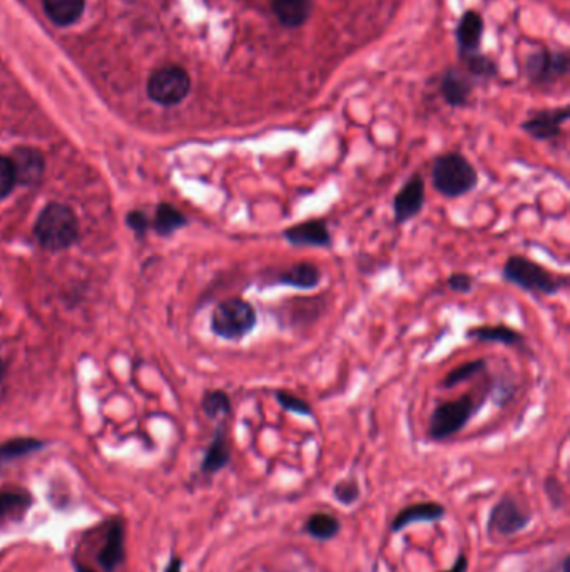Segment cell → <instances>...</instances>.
<instances>
[{
  "instance_id": "44dd1931",
  "label": "cell",
  "mask_w": 570,
  "mask_h": 572,
  "mask_svg": "<svg viewBox=\"0 0 570 572\" xmlns=\"http://www.w3.org/2000/svg\"><path fill=\"white\" fill-rule=\"evenodd\" d=\"M44 447V442L37 438H14L9 442L0 444V471L14 460L23 459L37 450Z\"/></svg>"
},
{
  "instance_id": "ba28073f",
  "label": "cell",
  "mask_w": 570,
  "mask_h": 572,
  "mask_svg": "<svg viewBox=\"0 0 570 572\" xmlns=\"http://www.w3.org/2000/svg\"><path fill=\"white\" fill-rule=\"evenodd\" d=\"M425 202V180L420 173H414L393 196V223L397 226L410 223L424 211Z\"/></svg>"
},
{
  "instance_id": "ffe728a7",
  "label": "cell",
  "mask_w": 570,
  "mask_h": 572,
  "mask_svg": "<svg viewBox=\"0 0 570 572\" xmlns=\"http://www.w3.org/2000/svg\"><path fill=\"white\" fill-rule=\"evenodd\" d=\"M86 0H44V11L57 25L76 23L84 12Z\"/></svg>"
},
{
  "instance_id": "4fadbf2b",
  "label": "cell",
  "mask_w": 570,
  "mask_h": 572,
  "mask_svg": "<svg viewBox=\"0 0 570 572\" xmlns=\"http://www.w3.org/2000/svg\"><path fill=\"white\" fill-rule=\"evenodd\" d=\"M465 337L472 342L503 347L522 348L526 345V337L519 330L507 325L472 326L465 332Z\"/></svg>"
},
{
  "instance_id": "5b68a950",
  "label": "cell",
  "mask_w": 570,
  "mask_h": 572,
  "mask_svg": "<svg viewBox=\"0 0 570 572\" xmlns=\"http://www.w3.org/2000/svg\"><path fill=\"white\" fill-rule=\"evenodd\" d=\"M257 312L255 305L243 298H226L214 306L211 330L226 342H243L255 332Z\"/></svg>"
},
{
  "instance_id": "d6a6232c",
  "label": "cell",
  "mask_w": 570,
  "mask_h": 572,
  "mask_svg": "<svg viewBox=\"0 0 570 572\" xmlns=\"http://www.w3.org/2000/svg\"><path fill=\"white\" fill-rule=\"evenodd\" d=\"M469 571V558L465 552H460L457 559L453 562V566L444 572H467Z\"/></svg>"
},
{
  "instance_id": "5bb4252c",
  "label": "cell",
  "mask_w": 570,
  "mask_h": 572,
  "mask_svg": "<svg viewBox=\"0 0 570 572\" xmlns=\"http://www.w3.org/2000/svg\"><path fill=\"white\" fill-rule=\"evenodd\" d=\"M9 159H11L12 168L15 173V183L23 184V186H33L42 178L44 159L39 151L29 149V147H21V149L14 151V156L9 157Z\"/></svg>"
},
{
  "instance_id": "cb8c5ba5",
  "label": "cell",
  "mask_w": 570,
  "mask_h": 572,
  "mask_svg": "<svg viewBox=\"0 0 570 572\" xmlns=\"http://www.w3.org/2000/svg\"><path fill=\"white\" fill-rule=\"evenodd\" d=\"M186 225H188L186 216L176 210L174 206L166 204V202L159 204L156 211V221H154L159 235H173Z\"/></svg>"
},
{
  "instance_id": "f546056e",
  "label": "cell",
  "mask_w": 570,
  "mask_h": 572,
  "mask_svg": "<svg viewBox=\"0 0 570 572\" xmlns=\"http://www.w3.org/2000/svg\"><path fill=\"white\" fill-rule=\"evenodd\" d=\"M473 285L475 280L473 277H470L469 273H452L447 278V288L452 292L462 293V295H469L473 292Z\"/></svg>"
},
{
  "instance_id": "6da1fadb",
  "label": "cell",
  "mask_w": 570,
  "mask_h": 572,
  "mask_svg": "<svg viewBox=\"0 0 570 572\" xmlns=\"http://www.w3.org/2000/svg\"><path fill=\"white\" fill-rule=\"evenodd\" d=\"M430 181L440 196L447 200H459L479 186V173L470 163L469 157L457 151H450L434 159Z\"/></svg>"
},
{
  "instance_id": "277c9868",
  "label": "cell",
  "mask_w": 570,
  "mask_h": 572,
  "mask_svg": "<svg viewBox=\"0 0 570 572\" xmlns=\"http://www.w3.org/2000/svg\"><path fill=\"white\" fill-rule=\"evenodd\" d=\"M34 233L39 245L49 251L68 249L78 239V216L66 204L51 202L39 214Z\"/></svg>"
},
{
  "instance_id": "52a82bcc",
  "label": "cell",
  "mask_w": 570,
  "mask_h": 572,
  "mask_svg": "<svg viewBox=\"0 0 570 572\" xmlns=\"http://www.w3.org/2000/svg\"><path fill=\"white\" fill-rule=\"evenodd\" d=\"M532 522V512L522 509V505L515 501L512 495H503L502 499L493 505L487 530L489 536L512 538L515 534L526 530Z\"/></svg>"
},
{
  "instance_id": "603a6c76",
  "label": "cell",
  "mask_w": 570,
  "mask_h": 572,
  "mask_svg": "<svg viewBox=\"0 0 570 572\" xmlns=\"http://www.w3.org/2000/svg\"><path fill=\"white\" fill-rule=\"evenodd\" d=\"M481 33H483V23L477 12L470 11L462 17L459 25V42L465 49H477L481 44Z\"/></svg>"
},
{
  "instance_id": "1f68e13d",
  "label": "cell",
  "mask_w": 570,
  "mask_h": 572,
  "mask_svg": "<svg viewBox=\"0 0 570 572\" xmlns=\"http://www.w3.org/2000/svg\"><path fill=\"white\" fill-rule=\"evenodd\" d=\"M127 221L135 233H145V228H147V220H145V214L139 213V211L129 214Z\"/></svg>"
},
{
  "instance_id": "7402d4cb",
  "label": "cell",
  "mask_w": 570,
  "mask_h": 572,
  "mask_svg": "<svg viewBox=\"0 0 570 572\" xmlns=\"http://www.w3.org/2000/svg\"><path fill=\"white\" fill-rule=\"evenodd\" d=\"M489 367V361L485 359L470 360L459 365L457 369L448 371L445 375V379L442 381V387L444 389H455L462 385L463 381L472 380L475 377L481 375L483 371L487 370Z\"/></svg>"
},
{
  "instance_id": "d6986e66",
  "label": "cell",
  "mask_w": 570,
  "mask_h": 572,
  "mask_svg": "<svg viewBox=\"0 0 570 572\" xmlns=\"http://www.w3.org/2000/svg\"><path fill=\"white\" fill-rule=\"evenodd\" d=\"M303 530L306 536H310L314 540L326 542V540L335 539L341 532V522L333 514L314 512L306 519Z\"/></svg>"
},
{
  "instance_id": "4316f807",
  "label": "cell",
  "mask_w": 570,
  "mask_h": 572,
  "mask_svg": "<svg viewBox=\"0 0 570 572\" xmlns=\"http://www.w3.org/2000/svg\"><path fill=\"white\" fill-rule=\"evenodd\" d=\"M273 393H275V400L278 402L283 410L294 414V416L313 418V407L302 397H298L294 393L286 392V390H275Z\"/></svg>"
},
{
  "instance_id": "2e32d148",
  "label": "cell",
  "mask_w": 570,
  "mask_h": 572,
  "mask_svg": "<svg viewBox=\"0 0 570 572\" xmlns=\"http://www.w3.org/2000/svg\"><path fill=\"white\" fill-rule=\"evenodd\" d=\"M98 561L106 572H114L124 562V529L119 520H114L106 534V542L98 556Z\"/></svg>"
},
{
  "instance_id": "8992f818",
  "label": "cell",
  "mask_w": 570,
  "mask_h": 572,
  "mask_svg": "<svg viewBox=\"0 0 570 572\" xmlns=\"http://www.w3.org/2000/svg\"><path fill=\"white\" fill-rule=\"evenodd\" d=\"M190 76L178 66L157 69L147 82L149 98L161 106H176L190 94Z\"/></svg>"
},
{
  "instance_id": "f1b7e54d",
  "label": "cell",
  "mask_w": 570,
  "mask_h": 572,
  "mask_svg": "<svg viewBox=\"0 0 570 572\" xmlns=\"http://www.w3.org/2000/svg\"><path fill=\"white\" fill-rule=\"evenodd\" d=\"M15 173L12 168L9 157L0 156V200L11 194V191L15 186Z\"/></svg>"
},
{
  "instance_id": "836d02e7",
  "label": "cell",
  "mask_w": 570,
  "mask_h": 572,
  "mask_svg": "<svg viewBox=\"0 0 570 572\" xmlns=\"http://www.w3.org/2000/svg\"><path fill=\"white\" fill-rule=\"evenodd\" d=\"M163 572H182V559L178 556H173Z\"/></svg>"
},
{
  "instance_id": "7c38bea8",
  "label": "cell",
  "mask_w": 570,
  "mask_h": 572,
  "mask_svg": "<svg viewBox=\"0 0 570 572\" xmlns=\"http://www.w3.org/2000/svg\"><path fill=\"white\" fill-rule=\"evenodd\" d=\"M567 119H569V108L538 111L522 124V129L537 141H548L560 135L562 126L567 123Z\"/></svg>"
},
{
  "instance_id": "7a4b0ae2",
  "label": "cell",
  "mask_w": 570,
  "mask_h": 572,
  "mask_svg": "<svg viewBox=\"0 0 570 572\" xmlns=\"http://www.w3.org/2000/svg\"><path fill=\"white\" fill-rule=\"evenodd\" d=\"M502 278L522 292L544 296H556L569 285L565 277L552 273L524 255H512L507 258L502 268Z\"/></svg>"
},
{
  "instance_id": "e575fe53",
  "label": "cell",
  "mask_w": 570,
  "mask_h": 572,
  "mask_svg": "<svg viewBox=\"0 0 570 572\" xmlns=\"http://www.w3.org/2000/svg\"><path fill=\"white\" fill-rule=\"evenodd\" d=\"M74 569H76V572H96L94 569H90L89 566L78 561L74 562Z\"/></svg>"
},
{
  "instance_id": "9a60e30c",
  "label": "cell",
  "mask_w": 570,
  "mask_h": 572,
  "mask_svg": "<svg viewBox=\"0 0 570 572\" xmlns=\"http://www.w3.org/2000/svg\"><path fill=\"white\" fill-rule=\"evenodd\" d=\"M229 462H231V449H229V442L226 436V428L221 424L216 428L213 440L204 454V459L201 462L202 474L214 475L226 469Z\"/></svg>"
},
{
  "instance_id": "8fae6325",
  "label": "cell",
  "mask_w": 570,
  "mask_h": 572,
  "mask_svg": "<svg viewBox=\"0 0 570 572\" xmlns=\"http://www.w3.org/2000/svg\"><path fill=\"white\" fill-rule=\"evenodd\" d=\"M445 516H447V509L440 502H416V504L403 507L402 511L393 517L390 530L392 534H398L403 529L410 528L415 524H435L444 520Z\"/></svg>"
},
{
  "instance_id": "83f0119b",
  "label": "cell",
  "mask_w": 570,
  "mask_h": 572,
  "mask_svg": "<svg viewBox=\"0 0 570 572\" xmlns=\"http://www.w3.org/2000/svg\"><path fill=\"white\" fill-rule=\"evenodd\" d=\"M360 483H358L355 477H350V479H343L340 483H336L333 485V497L336 501L345 507H351L358 502L360 499Z\"/></svg>"
},
{
  "instance_id": "9c48e42d",
  "label": "cell",
  "mask_w": 570,
  "mask_h": 572,
  "mask_svg": "<svg viewBox=\"0 0 570 572\" xmlns=\"http://www.w3.org/2000/svg\"><path fill=\"white\" fill-rule=\"evenodd\" d=\"M265 277L268 278L265 281L266 286L278 285V286H288V288L302 290V292H312L322 285L323 271L313 261H298L290 267L278 268L275 273H269L266 269Z\"/></svg>"
},
{
  "instance_id": "3957f363",
  "label": "cell",
  "mask_w": 570,
  "mask_h": 572,
  "mask_svg": "<svg viewBox=\"0 0 570 572\" xmlns=\"http://www.w3.org/2000/svg\"><path fill=\"white\" fill-rule=\"evenodd\" d=\"M483 404L485 397L479 399L475 393H467L455 400L436 405L428 418V437L435 442H444L457 436L481 412Z\"/></svg>"
},
{
  "instance_id": "484cf974",
  "label": "cell",
  "mask_w": 570,
  "mask_h": 572,
  "mask_svg": "<svg viewBox=\"0 0 570 572\" xmlns=\"http://www.w3.org/2000/svg\"><path fill=\"white\" fill-rule=\"evenodd\" d=\"M202 410L210 418H220L231 414V399L224 390H210L202 397Z\"/></svg>"
},
{
  "instance_id": "4dcf8cb0",
  "label": "cell",
  "mask_w": 570,
  "mask_h": 572,
  "mask_svg": "<svg viewBox=\"0 0 570 572\" xmlns=\"http://www.w3.org/2000/svg\"><path fill=\"white\" fill-rule=\"evenodd\" d=\"M544 491L547 492L548 501L556 509H560L565 502V492H564V487L559 483V479L548 477L547 481L544 483Z\"/></svg>"
},
{
  "instance_id": "30bf717a",
  "label": "cell",
  "mask_w": 570,
  "mask_h": 572,
  "mask_svg": "<svg viewBox=\"0 0 570 572\" xmlns=\"http://www.w3.org/2000/svg\"><path fill=\"white\" fill-rule=\"evenodd\" d=\"M283 239L294 248H332L333 236L324 218H312L308 221L288 226L281 231Z\"/></svg>"
},
{
  "instance_id": "d590c367",
  "label": "cell",
  "mask_w": 570,
  "mask_h": 572,
  "mask_svg": "<svg viewBox=\"0 0 570 572\" xmlns=\"http://www.w3.org/2000/svg\"><path fill=\"white\" fill-rule=\"evenodd\" d=\"M4 375H5V363L0 359V380L4 379Z\"/></svg>"
},
{
  "instance_id": "ac0fdd59",
  "label": "cell",
  "mask_w": 570,
  "mask_h": 572,
  "mask_svg": "<svg viewBox=\"0 0 570 572\" xmlns=\"http://www.w3.org/2000/svg\"><path fill=\"white\" fill-rule=\"evenodd\" d=\"M33 497L27 492L4 491L0 492V529L9 522L23 519V514L31 509Z\"/></svg>"
},
{
  "instance_id": "d4e9b609",
  "label": "cell",
  "mask_w": 570,
  "mask_h": 572,
  "mask_svg": "<svg viewBox=\"0 0 570 572\" xmlns=\"http://www.w3.org/2000/svg\"><path fill=\"white\" fill-rule=\"evenodd\" d=\"M470 84L462 78L457 76L455 72H450L447 74V78L444 80V86H442V92H444V98L445 101L453 106V108H459L463 106L470 96Z\"/></svg>"
},
{
  "instance_id": "e0dca14e",
  "label": "cell",
  "mask_w": 570,
  "mask_h": 572,
  "mask_svg": "<svg viewBox=\"0 0 570 572\" xmlns=\"http://www.w3.org/2000/svg\"><path fill=\"white\" fill-rule=\"evenodd\" d=\"M313 11V0H275L273 12L283 25L298 27Z\"/></svg>"
}]
</instances>
